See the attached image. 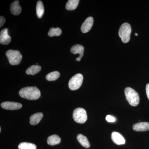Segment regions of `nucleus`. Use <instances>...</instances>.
Instances as JSON below:
<instances>
[{"label": "nucleus", "instance_id": "nucleus-23", "mask_svg": "<svg viewBox=\"0 0 149 149\" xmlns=\"http://www.w3.org/2000/svg\"><path fill=\"white\" fill-rule=\"evenodd\" d=\"M106 120L109 122H114L116 120V118L112 116L108 115L106 117Z\"/></svg>", "mask_w": 149, "mask_h": 149}, {"label": "nucleus", "instance_id": "nucleus-11", "mask_svg": "<svg viewBox=\"0 0 149 149\" xmlns=\"http://www.w3.org/2000/svg\"><path fill=\"white\" fill-rule=\"evenodd\" d=\"M111 138L113 143L116 145H121L125 143V139L119 133L116 132H113L111 133Z\"/></svg>", "mask_w": 149, "mask_h": 149}, {"label": "nucleus", "instance_id": "nucleus-14", "mask_svg": "<svg viewBox=\"0 0 149 149\" xmlns=\"http://www.w3.org/2000/svg\"><path fill=\"white\" fill-rule=\"evenodd\" d=\"M43 117V113L41 112L37 113L32 115L29 118L30 124L33 125H37L42 120Z\"/></svg>", "mask_w": 149, "mask_h": 149}, {"label": "nucleus", "instance_id": "nucleus-25", "mask_svg": "<svg viewBox=\"0 0 149 149\" xmlns=\"http://www.w3.org/2000/svg\"><path fill=\"white\" fill-rule=\"evenodd\" d=\"M146 92L147 97L149 100V84H147L146 86Z\"/></svg>", "mask_w": 149, "mask_h": 149}, {"label": "nucleus", "instance_id": "nucleus-18", "mask_svg": "<svg viewBox=\"0 0 149 149\" xmlns=\"http://www.w3.org/2000/svg\"><path fill=\"white\" fill-rule=\"evenodd\" d=\"M79 1V0H69L65 5V8L68 10H74L78 6Z\"/></svg>", "mask_w": 149, "mask_h": 149}, {"label": "nucleus", "instance_id": "nucleus-20", "mask_svg": "<svg viewBox=\"0 0 149 149\" xmlns=\"http://www.w3.org/2000/svg\"><path fill=\"white\" fill-rule=\"evenodd\" d=\"M60 76V73L58 71H54L47 74L46 78L48 81H53L57 80Z\"/></svg>", "mask_w": 149, "mask_h": 149}, {"label": "nucleus", "instance_id": "nucleus-5", "mask_svg": "<svg viewBox=\"0 0 149 149\" xmlns=\"http://www.w3.org/2000/svg\"><path fill=\"white\" fill-rule=\"evenodd\" d=\"M72 117L74 121L79 123H85L88 119L87 112L82 108H77L74 109Z\"/></svg>", "mask_w": 149, "mask_h": 149}, {"label": "nucleus", "instance_id": "nucleus-9", "mask_svg": "<svg viewBox=\"0 0 149 149\" xmlns=\"http://www.w3.org/2000/svg\"><path fill=\"white\" fill-rule=\"evenodd\" d=\"M84 47L83 46L80 45H76L72 46L70 49V52L72 53L76 54H79L80 56L76 59V61H80L81 58L84 55Z\"/></svg>", "mask_w": 149, "mask_h": 149}, {"label": "nucleus", "instance_id": "nucleus-1", "mask_svg": "<svg viewBox=\"0 0 149 149\" xmlns=\"http://www.w3.org/2000/svg\"><path fill=\"white\" fill-rule=\"evenodd\" d=\"M19 96L22 98L35 100L41 96V92L36 87H28L22 88L19 92Z\"/></svg>", "mask_w": 149, "mask_h": 149}, {"label": "nucleus", "instance_id": "nucleus-7", "mask_svg": "<svg viewBox=\"0 0 149 149\" xmlns=\"http://www.w3.org/2000/svg\"><path fill=\"white\" fill-rule=\"evenodd\" d=\"M1 107L4 109L15 110L21 109L22 107V104L15 102H5L1 104Z\"/></svg>", "mask_w": 149, "mask_h": 149}, {"label": "nucleus", "instance_id": "nucleus-6", "mask_svg": "<svg viewBox=\"0 0 149 149\" xmlns=\"http://www.w3.org/2000/svg\"><path fill=\"white\" fill-rule=\"evenodd\" d=\"M83 77L82 74L78 73L73 76L69 80L68 86L71 91H76L81 87L83 83Z\"/></svg>", "mask_w": 149, "mask_h": 149}, {"label": "nucleus", "instance_id": "nucleus-3", "mask_svg": "<svg viewBox=\"0 0 149 149\" xmlns=\"http://www.w3.org/2000/svg\"><path fill=\"white\" fill-rule=\"evenodd\" d=\"M6 55L11 65H18L21 63L22 56L19 51L8 50L6 52Z\"/></svg>", "mask_w": 149, "mask_h": 149}, {"label": "nucleus", "instance_id": "nucleus-22", "mask_svg": "<svg viewBox=\"0 0 149 149\" xmlns=\"http://www.w3.org/2000/svg\"><path fill=\"white\" fill-rule=\"evenodd\" d=\"M61 29L58 27L56 28L52 27L50 28L48 32V35L51 37H54V36H59L61 35Z\"/></svg>", "mask_w": 149, "mask_h": 149}, {"label": "nucleus", "instance_id": "nucleus-10", "mask_svg": "<svg viewBox=\"0 0 149 149\" xmlns=\"http://www.w3.org/2000/svg\"><path fill=\"white\" fill-rule=\"evenodd\" d=\"M94 19L92 17H89L86 19L81 27V30L83 33H87L93 27Z\"/></svg>", "mask_w": 149, "mask_h": 149}, {"label": "nucleus", "instance_id": "nucleus-26", "mask_svg": "<svg viewBox=\"0 0 149 149\" xmlns=\"http://www.w3.org/2000/svg\"><path fill=\"white\" fill-rule=\"evenodd\" d=\"M135 35H136V36H138V34H137V33H135Z\"/></svg>", "mask_w": 149, "mask_h": 149}, {"label": "nucleus", "instance_id": "nucleus-24", "mask_svg": "<svg viewBox=\"0 0 149 149\" xmlns=\"http://www.w3.org/2000/svg\"><path fill=\"white\" fill-rule=\"evenodd\" d=\"M6 22V19L3 16L0 17V27H1Z\"/></svg>", "mask_w": 149, "mask_h": 149}, {"label": "nucleus", "instance_id": "nucleus-17", "mask_svg": "<svg viewBox=\"0 0 149 149\" xmlns=\"http://www.w3.org/2000/svg\"><path fill=\"white\" fill-rule=\"evenodd\" d=\"M42 70V68L39 65H32L26 70V73L29 75H34L39 73Z\"/></svg>", "mask_w": 149, "mask_h": 149}, {"label": "nucleus", "instance_id": "nucleus-2", "mask_svg": "<svg viewBox=\"0 0 149 149\" xmlns=\"http://www.w3.org/2000/svg\"><path fill=\"white\" fill-rule=\"evenodd\" d=\"M125 97L129 103L132 106H136L140 102L139 94L135 90L130 87L125 88Z\"/></svg>", "mask_w": 149, "mask_h": 149}, {"label": "nucleus", "instance_id": "nucleus-15", "mask_svg": "<svg viewBox=\"0 0 149 149\" xmlns=\"http://www.w3.org/2000/svg\"><path fill=\"white\" fill-rule=\"evenodd\" d=\"M77 139L78 142L83 147L87 148H90L91 145L86 136H83L82 134H78L77 135Z\"/></svg>", "mask_w": 149, "mask_h": 149}, {"label": "nucleus", "instance_id": "nucleus-19", "mask_svg": "<svg viewBox=\"0 0 149 149\" xmlns=\"http://www.w3.org/2000/svg\"><path fill=\"white\" fill-rule=\"evenodd\" d=\"M36 11L37 17L39 18H42L45 12L44 5L42 1H39L37 2L36 6Z\"/></svg>", "mask_w": 149, "mask_h": 149}, {"label": "nucleus", "instance_id": "nucleus-13", "mask_svg": "<svg viewBox=\"0 0 149 149\" xmlns=\"http://www.w3.org/2000/svg\"><path fill=\"white\" fill-rule=\"evenodd\" d=\"M10 10L11 13L15 15H18L21 13L22 8L18 1H15L11 4Z\"/></svg>", "mask_w": 149, "mask_h": 149}, {"label": "nucleus", "instance_id": "nucleus-27", "mask_svg": "<svg viewBox=\"0 0 149 149\" xmlns=\"http://www.w3.org/2000/svg\"><path fill=\"white\" fill-rule=\"evenodd\" d=\"M1 132V128L0 127V132Z\"/></svg>", "mask_w": 149, "mask_h": 149}, {"label": "nucleus", "instance_id": "nucleus-4", "mask_svg": "<svg viewBox=\"0 0 149 149\" xmlns=\"http://www.w3.org/2000/svg\"><path fill=\"white\" fill-rule=\"evenodd\" d=\"M131 33V27L130 24L128 23H124L121 25L118 34L123 42L127 43L129 42Z\"/></svg>", "mask_w": 149, "mask_h": 149}, {"label": "nucleus", "instance_id": "nucleus-21", "mask_svg": "<svg viewBox=\"0 0 149 149\" xmlns=\"http://www.w3.org/2000/svg\"><path fill=\"white\" fill-rule=\"evenodd\" d=\"M19 149H36L37 146L32 143L23 142L19 145Z\"/></svg>", "mask_w": 149, "mask_h": 149}, {"label": "nucleus", "instance_id": "nucleus-12", "mask_svg": "<svg viewBox=\"0 0 149 149\" xmlns=\"http://www.w3.org/2000/svg\"><path fill=\"white\" fill-rule=\"evenodd\" d=\"M133 130L136 131H146L149 130V123L140 122L133 125Z\"/></svg>", "mask_w": 149, "mask_h": 149}, {"label": "nucleus", "instance_id": "nucleus-8", "mask_svg": "<svg viewBox=\"0 0 149 149\" xmlns=\"http://www.w3.org/2000/svg\"><path fill=\"white\" fill-rule=\"evenodd\" d=\"M11 38L8 34V29L4 28L0 33V43L3 45H8L10 42Z\"/></svg>", "mask_w": 149, "mask_h": 149}, {"label": "nucleus", "instance_id": "nucleus-16", "mask_svg": "<svg viewBox=\"0 0 149 149\" xmlns=\"http://www.w3.org/2000/svg\"><path fill=\"white\" fill-rule=\"evenodd\" d=\"M61 139L59 136L56 135H53L48 137L47 143L50 146H54L61 143Z\"/></svg>", "mask_w": 149, "mask_h": 149}]
</instances>
